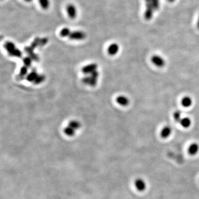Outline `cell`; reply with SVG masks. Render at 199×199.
<instances>
[{"mask_svg": "<svg viewBox=\"0 0 199 199\" xmlns=\"http://www.w3.org/2000/svg\"><path fill=\"white\" fill-rule=\"evenodd\" d=\"M96 68H97V65L96 64H89V65H88L84 67V68H82V71L85 74H89V73L91 74L94 71L96 70Z\"/></svg>", "mask_w": 199, "mask_h": 199, "instance_id": "cell-8", "label": "cell"}, {"mask_svg": "<svg viewBox=\"0 0 199 199\" xmlns=\"http://www.w3.org/2000/svg\"><path fill=\"white\" fill-rule=\"evenodd\" d=\"M70 30H69L68 28H64L63 29L61 30L60 31V35L62 37H68L69 36V34L70 33Z\"/></svg>", "mask_w": 199, "mask_h": 199, "instance_id": "cell-18", "label": "cell"}, {"mask_svg": "<svg viewBox=\"0 0 199 199\" xmlns=\"http://www.w3.org/2000/svg\"><path fill=\"white\" fill-rule=\"evenodd\" d=\"M68 37L72 40H82L86 37V34L82 31H70Z\"/></svg>", "mask_w": 199, "mask_h": 199, "instance_id": "cell-2", "label": "cell"}, {"mask_svg": "<svg viewBox=\"0 0 199 199\" xmlns=\"http://www.w3.org/2000/svg\"><path fill=\"white\" fill-rule=\"evenodd\" d=\"M199 144L196 143H194L190 144L188 148V152L191 155L194 156L197 153L199 152Z\"/></svg>", "mask_w": 199, "mask_h": 199, "instance_id": "cell-11", "label": "cell"}, {"mask_svg": "<svg viewBox=\"0 0 199 199\" xmlns=\"http://www.w3.org/2000/svg\"><path fill=\"white\" fill-rule=\"evenodd\" d=\"M64 131L65 134L68 136H73L75 133V130L72 128V127H70V126H68V127L65 128Z\"/></svg>", "mask_w": 199, "mask_h": 199, "instance_id": "cell-16", "label": "cell"}, {"mask_svg": "<svg viewBox=\"0 0 199 199\" xmlns=\"http://www.w3.org/2000/svg\"><path fill=\"white\" fill-rule=\"evenodd\" d=\"M151 62L157 68H163L166 64V60L161 55H153L151 57Z\"/></svg>", "mask_w": 199, "mask_h": 199, "instance_id": "cell-1", "label": "cell"}, {"mask_svg": "<svg viewBox=\"0 0 199 199\" xmlns=\"http://www.w3.org/2000/svg\"><path fill=\"white\" fill-rule=\"evenodd\" d=\"M39 4L44 9H47L50 6L49 0H39Z\"/></svg>", "mask_w": 199, "mask_h": 199, "instance_id": "cell-13", "label": "cell"}, {"mask_svg": "<svg viewBox=\"0 0 199 199\" xmlns=\"http://www.w3.org/2000/svg\"><path fill=\"white\" fill-rule=\"evenodd\" d=\"M182 114L180 111H175L173 114V118L175 122H180V120L182 119Z\"/></svg>", "mask_w": 199, "mask_h": 199, "instance_id": "cell-15", "label": "cell"}, {"mask_svg": "<svg viewBox=\"0 0 199 199\" xmlns=\"http://www.w3.org/2000/svg\"><path fill=\"white\" fill-rule=\"evenodd\" d=\"M181 103L184 107H185V108L190 107L193 103L192 98L189 96H184L182 99Z\"/></svg>", "mask_w": 199, "mask_h": 199, "instance_id": "cell-7", "label": "cell"}, {"mask_svg": "<svg viewBox=\"0 0 199 199\" xmlns=\"http://www.w3.org/2000/svg\"><path fill=\"white\" fill-rule=\"evenodd\" d=\"M44 79H45V77L43 75H38V77H37V79H35V80L34 81V83H35L37 84H39V83H41L44 80Z\"/></svg>", "mask_w": 199, "mask_h": 199, "instance_id": "cell-20", "label": "cell"}, {"mask_svg": "<svg viewBox=\"0 0 199 199\" xmlns=\"http://www.w3.org/2000/svg\"><path fill=\"white\" fill-rule=\"evenodd\" d=\"M116 102L121 106H127L130 103V100L125 96L120 95L116 98Z\"/></svg>", "mask_w": 199, "mask_h": 199, "instance_id": "cell-6", "label": "cell"}, {"mask_svg": "<svg viewBox=\"0 0 199 199\" xmlns=\"http://www.w3.org/2000/svg\"><path fill=\"white\" fill-rule=\"evenodd\" d=\"M90 76L85 77H84V78L82 79V82H83L84 84H88V85H89V84H90Z\"/></svg>", "mask_w": 199, "mask_h": 199, "instance_id": "cell-22", "label": "cell"}, {"mask_svg": "<svg viewBox=\"0 0 199 199\" xmlns=\"http://www.w3.org/2000/svg\"><path fill=\"white\" fill-rule=\"evenodd\" d=\"M107 51L110 55H116L119 52V46L117 43H112L108 48Z\"/></svg>", "mask_w": 199, "mask_h": 199, "instance_id": "cell-9", "label": "cell"}, {"mask_svg": "<svg viewBox=\"0 0 199 199\" xmlns=\"http://www.w3.org/2000/svg\"><path fill=\"white\" fill-rule=\"evenodd\" d=\"M172 133V129L169 126L163 127L161 132V136L163 138H168Z\"/></svg>", "mask_w": 199, "mask_h": 199, "instance_id": "cell-4", "label": "cell"}, {"mask_svg": "<svg viewBox=\"0 0 199 199\" xmlns=\"http://www.w3.org/2000/svg\"><path fill=\"white\" fill-rule=\"evenodd\" d=\"M69 126L72 127V128L75 130H77V129L80 128V123H79V122L76 121H72L69 123Z\"/></svg>", "mask_w": 199, "mask_h": 199, "instance_id": "cell-17", "label": "cell"}, {"mask_svg": "<svg viewBox=\"0 0 199 199\" xmlns=\"http://www.w3.org/2000/svg\"><path fill=\"white\" fill-rule=\"evenodd\" d=\"M25 1H26V2H31L32 0H25Z\"/></svg>", "mask_w": 199, "mask_h": 199, "instance_id": "cell-25", "label": "cell"}, {"mask_svg": "<svg viewBox=\"0 0 199 199\" xmlns=\"http://www.w3.org/2000/svg\"><path fill=\"white\" fill-rule=\"evenodd\" d=\"M27 67L25 66L21 68L20 75L18 76L21 77V79H23V77L25 76V74H27Z\"/></svg>", "mask_w": 199, "mask_h": 199, "instance_id": "cell-19", "label": "cell"}, {"mask_svg": "<svg viewBox=\"0 0 199 199\" xmlns=\"http://www.w3.org/2000/svg\"><path fill=\"white\" fill-rule=\"evenodd\" d=\"M168 1H169V2H173L174 1H175V0H168Z\"/></svg>", "mask_w": 199, "mask_h": 199, "instance_id": "cell-24", "label": "cell"}, {"mask_svg": "<svg viewBox=\"0 0 199 199\" xmlns=\"http://www.w3.org/2000/svg\"><path fill=\"white\" fill-rule=\"evenodd\" d=\"M179 123L180 124L182 127H183V128H189L191 126L192 121L189 117H182V119L180 120Z\"/></svg>", "mask_w": 199, "mask_h": 199, "instance_id": "cell-10", "label": "cell"}, {"mask_svg": "<svg viewBox=\"0 0 199 199\" xmlns=\"http://www.w3.org/2000/svg\"><path fill=\"white\" fill-rule=\"evenodd\" d=\"M67 11L69 17L71 19H75L77 16V9L74 4H68L67 6Z\"/></svg>", "mask_w": 199, "mask_h": 199, "instance_id": "cell-3", "label": "cell"}, {"mask_svg": "<svg viewBox=\"0 0 199 199\" xmlns=\"http://www.w3.org/2000/svg\"><path fill=\"white\" fill-rule=\"evenodd\" d=\"M32 59L30 57H27L25 58V59H24V63L25 64V67H28L30 65V64L32 63Z\"/></svg>", "mask_w": 199, "mask_h": 199, "instance_id": "cell-21", "label": "cell"}, {"mask_svg": "<svg viewBox=\"0 0 199 199\" xmlns=\"http://www.w3.org/2000/svg\"><path fill=\"white\" fill-rule=\"evenodd\" d=\"M135 185L137 190L140 191H143L146 188V184L144 180L142 179H136L135 182Z\"/></svg>", "mask_w": 199, "mask_h": 199, "instance_id": "cell-5", "label": "cell"}, {"mask_svg": "<svg viewBox=\"0 0 199 199\" xmlns=\"http://www.w3.org/2000/svg\"><path fill=\"white\" fill-rule=\"evenodd\" d=\"M38 74L36 72L35 70H33L32 72L27 77V80L29 81H34L37 77H38Z\"/></svg>", "mask_w": 199, "mask_h": 199, "instance_id": "cell-14", "label": "cell"}, {"mask_svg": "<svg viewBox=\"0 0 199 199\" xmlns=\"http://www.w3.org/2000/svg\"><path fill=\"white\" fill-rule=\"evenodd\" d=\"M197 26H198V28L199 30V18H198V23H197Z\"/></svg>", "mask_w": 199, "mask_h": 199, "instance_id": "cell-23", "label": "cell"}, {"mask_svg": "<svg viewBox=\"0 0 199 199\" xmlns=\"http://www.w3.org/2000/svg\"><path fill=\"white\" fill-rule=\"evenodd\" d=\"M4 48H6L7 51H8L9 54L16 49L14 44L11 42H7L6 43L4 44Z\"/></svg>", "mask_w": 199, "mask_h": 199, "instance_id": "cell-12", "label": "cell"}]
</instances>
